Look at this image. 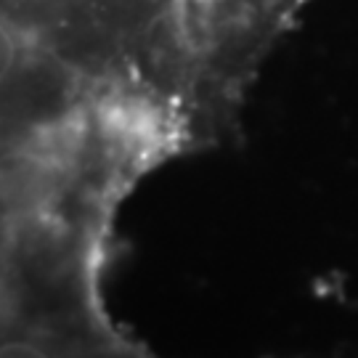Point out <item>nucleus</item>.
I'll return each instance as SVG.
<instances>
[{
	"mask_svg": "<svg viewBox=\"0 0 358 358\" xmlns=\"http://www.w3.org/2000/svg\"><path fill=\"white\" fill-rule=\"evenodd\" d=\"M38 38V19L22 3L16 11H0V90L22 69Z\"/></svg>",
	"mask_w": 358,
	"mask_h": 358,
	"instance_id": "1",
	"label": "nucleus"
},
{
	"mask_svg": "<svg viewBox=\"0 0 358 358\" xmlns=\"http://www.w3.org/2000/svg\"><path fill=\"white\" fill-rule=\"evenodd\" d=\"M0 358H53L48 350L32 340H6L0 343Z\"/></svg>",
	"mask_w": 358,
	"mask_h": 358,
	"instance_id": "2",
	"label": "nucleus"
}]
</instances>
